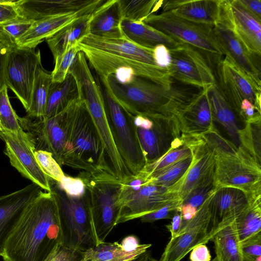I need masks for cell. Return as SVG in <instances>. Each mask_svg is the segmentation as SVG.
I'll return each instance as SVG.
<instances>
[{"label": "cell", "mask_w": 261, "mask_h": 261, "mask_svg": "<svg viewBox=\"0 0 261 261\" xmlns=\"http://www.w3.org/2000/svg\"><path fill=\"white\" fill-rule=\"evenodd\" d=\"M99 79L128 112L149 118L176 115L202 90L184 84L177 85L175 81L170 86L162 85L136 76L127 68L120 69L114 74Z\"/></svg>", "instance_id": "cell-1"}, {"label": "cell", "mask_w": 261, "mask_h": 261, "mask_svg": "<svg viewBox=\"0 0 261 261\" xmlns=\"http://www.w3.org/2000/svg\"><path fill=\"white\" fill-rule=\"evenodd\" d=\"M58 244H62V233L57 202L50 192L42 191L23 213L3 257L10 261H45Z\"/></svg>", "instance_id": "cell-2"}, {"label": "cell", "mask_w": 261, "mask_h": 261, "mask_svg": "<svg viewBox=\"0 0 261 261\" xmlns=\"http://www.w3.org/2000/svg\"><path fill=\"white\" fill-rule=\"evenodd\" d=\"M65 124L61 166L89 172L106 170L112 174L92 119L79 97L66 109Z\"/></svg>", "instance_id": "cell-3"}, {"label": "cell", "mask_w": 261, "mask_h": 261, "mask_svg": "<svg viewBox=\"0 0 261 261\" xmlns=\"http://www.w3.org/2000/svg\"><path fill=\"white\" fill-rule=\"evenodd\" d=\"M49 183L50 192L58 206L62 244L82 253L97 246L90 198L87 188L83 196L73 198L67 195L57 181L50 177Z\"/></svg>", "instance_id": "cell-4"}, {"label": "cell", "mask_w": 261, "mask_h": 261, "mask_svg": "<svg viewBox=\"0 0 261 261\" xmlns=\"http://www.w3.org/2000/svg\"><path fill=\"white\" fill-rule=\"evenodd\" d=\"M77 177L82 179L89 194L98 245L105 242L117 225L122 181L106 170L92 172L81 171Z\"/></svg>", "instance_id": "cell-5"}, {"label": "cell", "mask_w": 261, "mask_h": 261, "mask_svg": "<svg viewBox=\"0 0 261 261\" xmlns=\"http://www.w3.org/2000/svg\"><path fill=\"white\" fill-rule=\"evenodd\" d=\"M144 22L178 42L188 44L199 51L213 72L224 57L213 32V27L192 22L172 12L149 15Z\"/></svg>", "instance_id": "cell-6"}, {"label": "cell", "mask_w": 261, "mask_h": 261, "mask_svg": "<svg viewBox=\"0 0 261 261\" xmlns=\"http://www.w3.org/2000/svg\"><path fill=\"white\" fill-rule=\"evenodd\" d=\"M99 83L108 121L117 148L129 174L136 175L145 166L146 161L134 123V116L122 107L108 88Z\"/></svg>", "instance_id": "cell-7"}, {"label": "cell", "mask_w": 261, "mask_h": 261, "mask_svg": "<svg viewBox=\"0 0 261 261\" xmlns=\"http://www.w3.org/2000/svg\"><path fill=\"white\" fill-rule=\"evenodd\" d=\"M215 192L198 208L193 218L181 224L176 236L167 244L160 261H180L194 247L206 244L220 231L214 225Z\"/></svg>", "instance_id": "cell-8"}, {"label": "cell", "mask_w": 261, "mask_h": 261, "mask_svg": "<svg viewBox=\"0 0 261 261\" xmlns=\"http://www.w3.org/2000/svg\"><path fill=\"white\" fill-rule=\"evenodd\" d=\"M214 73L220 92L240 120V106L245 99L260 111V86L229 59L224 57Z\"/></svg>", "instance_id": "cell-9"}, {"label": "cell", "mask_w": 261, "mask_h": 261, "mask_svg": "<svg viewBox=\"0 0 261 261\" xmlns=\"http://www.w3.org/2000/svg\"><path fill=\"white\" fill-rule=\"evenodd\" d=\"M168 49L170 62L167 68L173 80L200 89L216 84L213 70L197 49L179 42L177 46Z\"/></svg>", "instance_id": "cell-10"}, {"label": "cell", "mask_w": 261, "mask_h": 261, "mask_svg": "<svg viewBox=\"0 0 261 261\" xmlns=\"http://www.w3.org/2000/svg\"><path fill=\"white\" fill-rule=\"evenodd\" d=\"M215 158L214 174L217 189L237 188L245 192L249 199L261 196V165L237 156Z\"/></svg>", "instance_id": "cell-11"}, {"label": "cell", "mask_w": 261, "mask_h": 261, "mask_svg": "<svg viewBox=\"0 0 261 261\" xmlns=\"http://www.w3.org/2000/svg\"><path fill=\"white\" fill-rule=\"evenodd\" d=\"M88 64L99 78H107L121 68L132 70L136 76L144 77L157 83L170 86L173 80L167 68L139 62L109 53L90 48L78 44Z\"/></svg>", "instance_id": "cell-12"}, {"label": "cell", "mask_w": 261, "mask_h": 261, "mask_svg": "<svg viewBox=\"0 0 261 261\" xmlns=\"http://www.w3.org/2000/svg\"><path fill=\"white\" fill-rule=\"evenodd\" d=\"M36 48L14 47L9 53L5 68V82L20 101L29 109L35 73L41 65V54Z\"/></svg>", "instance_id": "cell-13"}, {"label": "cell", "mask_w": 261, "mask_h": 261, "mask_svg": "<svg viewBox=\"0 0 261 261\" xmlns=\"http://www.w3.org/2000/svg\"><path fill=\"white\" fill-rule=\"evenodd\" d=\"M220 7L219 20L212 29L216 41L224 57L229 59L260 86V66L257 63V58L249 53L234 33L232 29L228 0H220Z\"/></svg>", "instance_id": "cell-14"}, {"label": "cell", "mask_w": 261, "mask_h": 261, "mask_svg": "<svg viewBox=\"0 0 261 261\" xmlns=\"http://www.w3.org/2000/svg\"><path fill=\"white\" fill-rule=\"evenodd\" d=\"M65 110L48 118L28 116L18 118L21 127L29 137L35 151L51 153L60 166L66 140Z\"/></svg>", "instance_id": "cell-15"}, {"label": "cell", "mask_w": 261, "mask_h": 261, "mask_svg": "<svg viewBox=\"0 0 261 261\" xmlns=\"http://www.w3.org/2000/svg\"><path fill=\"white\" fill-rule=\"evenodd\" d=\"M5 142V154L11 165L24 177L31 180L45 192H50L49 177L44 173L35 156V148L24 131L21 133L0 132Z\"/></svg>", "instance_id": "cell-16"}, {"label": "cell", "mask_w": 261, "mask_h": 261, "mask_svg": "<svg viewBox=\"0 0 261 261\" xmlns=\"http://www.w3.org/2000/svg\"><path fill=\"white\" fill-rule=\"evenodd\" d=\"M150 119L153 123L151 128L145 129L136 127L146 165L153 162L166 153L173 142L181 135L175 115Z\"/></svg>", "instance_id": "cell-17"}, {"label": "cell", "mask_w": 261, "mask_h": 261, "mask_svg": "<svg viewBox=\"0 0 261 261\" xmlns=\"http://www.w3.org/2000/svg\"><path fill=\"white\" fill-rule=\"evenodd\" d=\"M182 136L191 149L192 161L182 178L168 188L176 192L183 201L193 188L214 169L215 158L201 136L182 134Z\"/></svg>", "instance_id": "cell-18"}, {"label": "cell", "mask_w": 261, "mask_h": 261, "mask_svg": "<svg viewBox=\"0 0 261 261\" xmlns=\"http://www.w3.org/2000/svg\"><path fill=\"white\" fill-rule=\"evenodd\" d=\"M42 190L32 183L0 197V256H4L7 241L23 213Z\"/></svg>", "instance_id": "cell-19"}, {"label": "cell", "mask_w": 261, "mask_h": 261, "mask_svg": "<svg viewBox=\"0 0 261 261\" xmlns=\"http://www.w3.org/2000/svg\"><path fill=\"white\" fill-rule=\"evenodd\" d=\"M105 0L16 1L20 19L34 21L58 15L79 12L101 5Z\"/></svg>", "instance_id": "cell-20"}, {"label": "cell", "mask_w": 261, "mask_h": 261, "mask_svg": "<svg viewBox=\"0 0 261 261\" xmlns=\"http://www.w3.org/2000/svg\"><path fill=\"white\" fill-rule=\"evenodd\" d=\"M175 116L181 134L201 136L215 128L208 88L202 89L191 102Z\"/></svg>", "instance_id": "cell-21"}, {"label": "cell", "mask_w": 261, "mask_h": 261, "mask_svg": "<svg viewBox=\"0 0 261 261\" xmlns=\"http://www.w3.org/2000/svg\"><path fill=\"white\" fill-rule=\"evenodd\" d=\"M232 29L249 53L260 59L261 21L249 13L239 0H229Z\"/></svg>", "instance_id": "cell-22"}, {"label": "cell", "mask_w": 261, "mask_h": 261, "mask_svg": "<svg viewBox=\"0 0 261 261\" xmlns=\"http://www.w3.org/2000/svg\"><path fill=\"white\" fill-rule=\"evenodd\" d=\"M100 5L79 12L55 15L34 21L29 30L16 40V45L19 47L36 48L44 40L79 17L92 13Z\"/></svg>", "instance_id": "cell-23"}, {"label": "cell", "mask_w": 261, "mask_h": 261, "mask_svg": "<svg viewBox=\"0 0 261 261\" xmlns=\"http://www.w3.org/2000/svg\"><path fill=\"white\" fill-rule=\"evenodd\" d=\"M78 44L90 48L157 66L154 60L153 49L141 46L125 38H106L89 34L83 37Z\"/></svg>", "instance_id": "cell-24"}, {"label": "cell", "mask_w": 261, "mask_h": 261, "mask_svg": "<svg viewBox=\"0 0 261 261\" xmlns=\"http://www.w3.org/2000/svg\"><path fill=\"white\" fill-rule=\"evenodd\" d=\"M249 204V199L243 191L232 187H221L213 196V213L216 228L220 230L232 222Z\"/></svg>", "instance_id": "cell-25"}, {"label": "cell", "mask_w": 261, "mask_h": 261, "mask_svg": "<svg viewBox=\"0 0 261 261\" xmlns=\"http://www.w3.org/2000/svg\"><path fill=\"white\" fill-rule=\"evenodd\" d=\"M117 0H107L91 14L89 34L106 38H124Z\"/></svg>", "instance_id": "cell-26"}, {"label": "cell", "mask_w": 261, "mask_h": 261, "mask_svg": "<svg viewBox=\"0 0 261 261\" xmlns=\"http://www.w3.org/2000/svg\"><path fill=\"white\" fill-rule=\"evenodd\" d=\"M121 27L124 38L147 48L153 49L156 46L163 44L171 49L179 43L143 21L122 20Z\"/></svg>", "instance_id": "cell-27"}, {"label": "cell", "mask_w": 261, "mask_h": 261, "mask_svg": "<svg viewBox=\"0 0 261 261\" xmlns=\"http://www.w3.org/2000/svg\"><path fill=\"white\" fill-rule=\"evenodd\" d=\"M91 14L79 17L45 40L54 60L89 34Z\"/></svg>", "instance_id": "cell-28"}, {"label": "cell", "mask_w": 261, "mask_h": 261, "mask_svg": "<svg viewBox=\"0 0 261 261\" xmlns=\"http://www.w3.org/2000/svg\"><path fill=\"white\" fill-rule=\"evenodd\" d=\"M208 94L214 121L222 126L232 142L240 147L239 131L241 128L239 117L227 102L216 84L208 87Z\"/></svg>", "instance_id": "cell-29"}, {"label": "cell", "mask_w": 261, "mask_h": 261, "mask_svg": "<svg viewBox=\"0 0 261 261\" xmlns=\"http://www.w3.org/2000/svg\"><path fill=\"white\" fill-rule=\"evenodd\" d=\"M220 0H185L170 12L186 20L213 27L220 17Z\"/></svg>", "instance_id": "cell-30"}, {"label": "cell", "mask_w": 261, "mask_h": 261, "mask_svg": "<svg viewBox=\"0 0 261 261\" xmlns=\"http://www.w3.org/2000/svg\"><path fill=\"white\" fill-rule=\"evenodd\" d=\"M150 244H140L134 250H125L118 242H103L82 253V261H133L146 252Z\"/></svg>", "instance_id": "cell-31"}, {"label": "cell", "mask_w": 261, "mask_h": 261, "mask_svg": "<svg viewBox=\"0 0 261 261\" xmlns=\"http://www.w3.org/2000/svg\"><path fill=\"white\" fill-rule=\"evenodd\" d=\"M79 97L77 84L71 74L68 73L61 83L52 82L43 118H50L62 112Z\"/></svg>", "instance_id": "cell-32"}, {"label": "cell", "mask_w": 261, "mask_h": 261, "mask_svg": "<svg viewBox=\"0 0 261 261\" xmlns=\"http://www.w3.org/2000/svg\"><path fill=\"white\" fill-rule=\"evenodd\" d=\"M217 261H243L242 245L234 220L212 238Z\"/></svg>", "instance_id": "cell-33"}, {"label": "cell", "mask_w": 261, "mask_h": 261, "mask_svg": "<svg viewBox=\"0 0 261 261\" xmlns=\"http://www.w3.org/2000/svg\"><path fill=\"white\" fill-rule=\"evenodd\" d=\"M51 83V73L46 71L41 65H39L35 73L30 107L26 111L27 116L35 118H43Z\"/></svg>", "instance_id": "cell-34"}, {"label": "cell", "mask_w": 261, "mask_h": 261, "mask_svg": "<svg viewBox=\"0 0 261 261\" xmlns=\"http://www.w3.org/2000/svg\"><path fill=\"white\" fill-rule=\"evenodd\" d=\"M234 221L241 243L261 232V197L249 200Z\"/></svg>", "instance_id": "cell-35"}, {"label": "cell", "mask_w": 261, "mask_h": 261, "mask_svg": "<svg viewBox=\"0 0 261 261\" xmlns=\"http://www.w3.org/2000/svg\"><path fill=\"white\" fill-rule=\"evenodd\" d=\"M163 2L156 0H117V4L122 20L141 22L161 7Z\"/></svg>", "instance_id": "cell-36"}, {"label": "cell", "mask_w": 261, "mask_h": 261, "mask_svg": "<svg viewBox=\"0 0 261 261\" xmlns=\"http://www.w3.org/2000/svg\"><path fill=\"white\" fill-rule=\"evenodd\" d=\"M201 136L215 155L237 156L256 162L243 147L237 146L232 141L222 137L216 127Z\"/></svg>", "instance_id": "cell-37"}, {"label": "cell", "mask_w": 261, "mask_h": 261, "mask_svg": "<svg viewBox=\"0 0 261 261\" xmlns=\"http://www.w3.org/2000/svg\"><path fill=\"white\" fill-rule=\"evenodd\" d=\"M261 116L244 123L239 131L240 146L261 165Z\"/></svg>", "instance_id": "cell-38"}, {"label": "cell", "mask_w": 261, "mask_h": 261, "mask_svg": "<svg viewBox=\"0 0 261 261\" xmlns=\"http://www.w3.org/2000/svg\"><path fill=\"white\" fill-rule=\"evenodd\" d=\"M192 161V155L168 167L149 175L148 182L155 186L169 188L177 183L184 176Z\"/></svg>", "instance_id": "cell-39"}, {"label": "cell", "mask_w": 261, "mask_h": 261, "mask_svg": "<svg viewBox=\"0 0 261 261\" xmlns=\"http://www.w3.org/2000/svg\"><path fill=\"white\" fill-rule=\"evenodd\" d=\"M191 155V149L185 141L179 146L171 145L166 153L153 162L146 164L141 171L145 173L147 177L149 175L161 171Z\"/></svg>", "instance_id": "cell-40"}, {"label": "cell", "mask_w": 261, "mask_h": 261, "mask_svg": "<svg viewBox=\"0 0 261 261\" xmlns=\"http://www.w3.org/2000/svg\"><path fill=\"white\" fill-rule=\"evenodd\" d=\"M8 88L0 92V132L21 133L24 132L18 121V116L11 105Z\"/></svg>", "instance_id": "cell-41"}, {"label": "cell", "mask_w": 261, "mask_h": 261, "mask_svg": "<svg viewBox=\"0 0 261 261\" xmlns=\"http://www.w3.org/2000/svg\"><path fill=\"white\" fill-rule=\"evenodd\" d=\"M214 173V169L199 182L183 200L182 204H189L198 210L210 195L217 190Z\"/></svg>", "instance_id": "cell-42"}, {"label": "cell", "mask_w": 261, "mask_h": 261, "mask_svg": "<svg viewBox=\"0 0 261 261\" xmlns=\"http://www.w3.org/2000/svg\"><path fill=\"white\" fill-rule=\"evenodd\" d=\"M80 51L77 43L69 48L61 56L54 60L55 67L51 72L52 82L61 83L65 79L71 65Z\"/></svg>", "instance_id": "cell-43"}, {"label": "cell", "mask_w": 261, "mask_h": 261, "mask_svg": "<svg viewBox=\"0 0 261 261\" xmlns=\"http://www.w3.org/2000/svg\"><path fill=\"white\" fill-rule=\"evenodd\" d=\"M34 154L44 173L56 181H60L65 174L51 153L43 150H36Z\"/></svg>", "instance_id": "cell-44"}, {"label": "cell", "mask_w": 261, "mask_h": 261, "mask_svg": "<svg viewBox=\"0 0 261 261\" xmlns=\"http://www.w3.org/2000/svg\"><path fill=\"white\" fill-rule=\"evenodd\" d=\"M16 46V41L0 25V92L6 87L5 68L8 55Z\"/></svg>", "instance_id": "cell-45"}, {"label": "cell", "mask_w": 261, "mask_h": 261, "mask_svg": "<svg viewBox=\"0 0 261 261\" xmlns=\"http://www.w3.org/2000/svg\"><path fill=\"white\" fill-rule=\"evenodd\" d=\"M57 182L60 188L71 197L80 198L86 192L85 185L79 177H72L64 175Z\"/></svg>", "instance_id": "cell-46"}, {"label": "cell", "mask_w": 261, "mask_h": 261, "mask_svg": "<svg viewBox=\"0 0 261 261\" xmlns=\"http://www.w3.org/2000/svg\"><path fill=\"white\" fill-rule=\"evenodd\" d=\"M182 202V200L179 199L171 202L156 211L142 216L140 218L141 221L147 223L161 219H172L177 212H180Z\"/></svg>", "instance_id": "cell-47"}, {"label": "cell", "mask_w": 261, "mask_h": 261, "mask_svg": "<svg viewBox=\"0 0 261 261\" xmlns=\"http://www.w3.org/2000/svg\"><path fill=\"white\" fill-rule=\"evenodd\" d=\"M243 261H261V232L241 243Z\"/></svg>", "instance_id": "cell-48"}, {"label": "cell", "mask_w": 261, "mask_h": 261, "mask_svg": "<svg viewBox=\"0 0 261 261\" xmlns=\"http://www.w3.org/2000/svg\"><path fill=\"white\" fill-rule=\"evenodd\" d=\"M20 19L16 1H0V25Z\"/></svg>", "instance_id": "cell-49"}, {"label": "cell", "mask_w": 261, "mask_h": 261, "mask_svg": "<svg viewBox=\"0 0 261 261\" xmlns=\"http://www.w3.org/2000/svg\"><path fill=\"white\" fill-rule=\"evenodd\" d=\"M31 24V22L18 19L1 27L7 34L16 41L29 30Z\"/></svg>", "instance_id": "cell-50"}, {"label": "cell", "mask_w": 261, "mask_h": 261, "mask_svg": "<svg viewBox=\"0 0 261 261\" xmlns=\"http://www.w3.org/2000/svg\"><path fill=\"white\" fill-rule=\"evenodd\" d=\"M153 51L156 65L160 67L167 68L170 62V56L167 47L163 44H160L156 46Z\"/></svg>", "instance_id": "cell-51"}, {"label": "cell", "mask_w": 261, "mask_h": 261, "mask_svg": "<svg viewBox=\"0 0 261 261\" xmlns=\"http://www.w3.org/2000/svg\"><path fill=\"white\" fill-rule=\"evenodd\" d=\"M191 261H211L210 250L205 244L198 245L194 247L190 254Z\"/></svg>", "instance_id": "cell-52"}, {"label": "cell", "mask_w": 261, "mask_h": 261, "mask_svg": "<svg viewBox=\"0 0 261 261\" xmlns=\"http://www.w3.org/2000/svg\"><path fill=\"white\" fill-rule=\"evenodd\" d=\"M240 3L253 16L261 21L260 0H239Z\"/></svg>", "instance_id": "cell-53"}, {"label": "cell", "mask_w": 261, "mask_h": 261, "mask_svg": "<svg viewBox=\"0 0 261 261\" xmlns=\"http://www.w3.org/2000/svg\"><path fill=\"white\" fill-rule=\"evenodd\" d=\"M181 222L182 218L180 212H177L172 218L171 223L166 225V227L171 233L170 239H172L176 236L181 227Z\"/></svg>", "instance_id": "cell-54"}, {"label": "cell", "mask_w": 261, "mask_h": 261, "mask_svg": "<svg viewBox=\"0 0 261 261\" xmlns=\"http://www.w3.org/2000/svg\"><path fill=\"white\" fill-rule=\"evenodd\" d=\"M197 209L189 204H182L180 207V213L182 218L181 224L193 218L196 215Z\"/></svg>", "instance_id": "cell-55"}, {"label": "cell", "mask_w": 261, "mask_h": 261, "mask_svg": "<svg viewBox=\"0 0 261 261\" xmlns=\"http://www.w3.org/2000/svg\"><path fill=\"white\" fill-rule=\"evenodd\" d=\"M140 244L137 237L133 235L126 237L121 243L122 247L128 251L135 250Z\"/></svg>", "instance_id": "cell-56"}, {"label": "cell", "mask_w": 261, "mask_h": 261, "mask_svg": "<svg viewBox=\"0 0 261 261\" xmlns=\"http://www.w3.org/2000/svg\"><path fill=\"white\" fill-rule=\"evenodd\" d=\"M134 123L136 127L145 129L151 128L153 124L151 119L141 115L134 116Z\"/></svg>", "instance_id": "cell-57"}, {"label": "cell", "mask_w": 261, "mask_h": 261, "mask_svg": "<svg viewBox=\"0 0 261 261\" xmlns=\"http://www.w3.org/2000/svg\"><path fill=\"white\" fill-rule=\"evenodd\" d=\"M143 261H160L151 255L150 251H146L143 254Z\"/></svg>", "instance_id": "cell-58"}, {"label": "cell", "mask_w": 261, "mask_h": 261, "mask_svg": "<svg viewBox=\"0 0 261 261\" xmlns=\"http://www.w3.org/2000/svg\"><path fill=\"white\" fill-rule=\"evenodd\" d=\"M143 257L142 256H140L139 257H138L137 259L133 260V261H143Z\"/></svg>", "instance_id": "cell-59"}, {"label": "cell", "mask_w": 261, "mask_h": 261, "mask_svg": "<svg viewBox=\"0 0 261 261\" xmlns=\"http://www.w3.org/2000/svg\"><path fill=\"white\" fill-rule=\"evenodd\" d=\"M52 257L51 255H49L45 261H51Z\"/></svg>", "instance_id": "cell-60"}, {"label": "cell", "mask_w": 261, "mask_h": 261, "mask_svg": "<svg viewBox=\"0 0 261 261\" xmlns=\"http://www.w3.org/2000/svg\"><path fill=\"white\" fill-rule=\"evenodd\" d=\"M3 259L4 261H10L8 258L4 256L3 257Z\"/></svg>", "instance_id": "cell-61"}, {"label": "cell", "mask_w": 261, "mask_h": 261, "mask_svg": "<svg viewBox=\"0 0 261 261\" xmlns=\"http://www.w3.org/2000/svg\"><path fill=\"white\" fill-rule=\"evenodd\" d=\"M211 261H217L216 257L215 258H213V259L212 260H211Z\"/></svg>", "instance_id": "cell-62"}, {"label": "cell", "mask_w": 261, "mask_h": 261, "mask_svg": "<svg viewBox=\"0 0 261 261\" xmlns=\"http://www.w3.org/2000/svg\"><path fill=\"white\" fill-rule=\"evenodd\" d=\"M81 261H82V260H81Z\"/></svg>", "instance_id": "cell-63"}]
</instances>
